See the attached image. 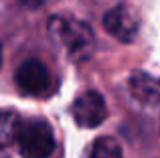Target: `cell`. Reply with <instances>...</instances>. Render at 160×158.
Returning a JSON list of instances; mask_svg holds the SVG:
<instances>
[{
	"label": "cell",
	"mask_w": 160,
	"mask_h": 158,
	"mask_svg": "<svg viewBox=\"0 0 160 158\" xmlns=\"http://www.w3.org/2000/svg\"><path fill=\"white\" fill-rule=\"evenodd\" d=\"M51 31L57 37V41L65 47L73 59H85L93 51V31L87 22L77 18H69V16H57L51 20Z\"/></svg>",
	"instance_id": "cell-1"
},
{
	"label": "cell",
	"mask_w": 160,
	"mask_h": 158,
	"mask_svg": "<svg viewBox=\"0 0 160 158\" xmlns=\"http://www.w3.org/2000/svg\"><path fill=\"white\" fill-rule=\"evenodd\" d=\"M18 146L24 158H49L55 150V136L51 126L41 118L22 122Z\"/></svg>",
	"instance_id": "cell-2"
},
{
	"label": "cell",
	"mask_w": 160,
	"mask_h": 158,
	"mask_svg": "<svg viewBox=\"0 0 160 158\" xmlns=\"http://www.w3.org/2000/svg\"><path fill=\"white\" fill-rule=\"evenodd\" d=\"M108 116L106 99L98 91H85L73 103V118L81 128H98Z\"/></svg>",
	"instance_id": "cell-3"
},
{
	"label": "cell",
	"mask_w": 160,
	"mask_h": 158,
	"mask_svg": "<svg viewBox=\"0 0 160 158\" xmlns=\"http://www.w3.org/2000/svg\"><path fill=\"white\" fill-rule=\"evenodd\" d=\"M138 16L128 6H116L103 16V27L112 37L122 43H132L138 35Z\"/></svg>",
	"instance_id": "cell-4"
},
{
	"label": "cell",
	"mask_w": 160,
	"mask_h": 158,
	"mask_svg": "<svg viewBox=\"0 0 160 158\" xmlns=\"http://www.w3.org/2000/svg\"><path fill=\"white\" fill-rule=\"evenodd\" d=\"M16 83L18 87L28 95H41L49 89V83H51V77H49V71L41 61H24L22 65L16 71Z\"/></svg>",
	"instance_id": "cell-5"
},
{
	"label": "cell",
	"mask_w": 160,
	"mask_h": 158,
	"mask_svg": "<svg viewBox=\"0 0 160 158\" xmlns=\"http://www.w3.org/2000/svg\"><path fill=\"white\" fill-rule=\"evenodd\" d=\"M130 93L142 106H160V79L148 75L144 71H136L130 75Z\"/></svg>",
	"instance_id": "cell-6"
},
{
	"label": "cell",
	"mask_w": 160,
	"mask_h": 158,
	"mask_svg": "<svg viewBox=\"0 0 160 158\" xmlns=\"http://www.w3.org/2000/svg\"><path fill=\"white\" fill-rule=\"evenodd\" d=\"M22 118L14 111H0V150L18 142Z\"/></svg>",
	"instance_id": "cell-7"
},
{
	"label": "cell",
	"mask_w": 160,
	"mask_h": 158,
	"mask_svg": "<svg viewBox=\"0 0 160 158\" xmlns=\"http://www.w3.org/2000/svg\"><path fill=\"white\" fill-rule=\"evenodd\" d=\"M85 158H122V148L113 138H98L85 152Z\"/></svg>",
	"instance_id": "cell-8"
},
{
	"label": "cell",
	"mask_w": 160,
	"mask_h": 158,
	"mask_svg": "<svg viewBox=\"0 0 160 158\" xmlns=\"http://www.w3.org/2000/svg\"><path fill=\"white\" fill-rule=\"evenodd\" d=\"M20 2H22L24 6H41L45 0H20Z\"/></svg>",
	"instance_id": "cell-9"
},
{
	"label": "cell",
	"mask_w": 160,
	"mask_h": 158,
	"mask_svg": "<svg viewBox=\"0 0 160 158\" xmlns=\"http://www.w3.org/2000/svg\"><path fill=\"white\" fill-rule=\"evenodd\" d=\"M0 63H2V49H0Z\"/></svg>",
	"instance_id": "cell-10"
}]
</instances>
